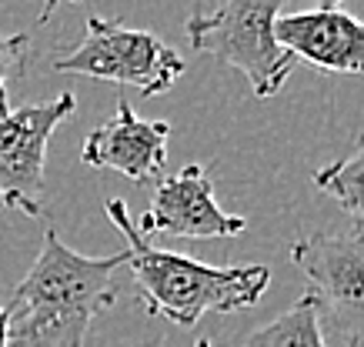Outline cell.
Masks as SVG:
<instances>
[{
    "label": "cell",
    "instance_id": "3957f363",
    "mask_svg": "<svg viewBox=\"0 0 364 347\" xmlns=\"http://www.w3.org/2000/svg\"><path fill=\"white\" fill-rule=\"evenodd\" d=\"M284 13L277 0H231L194 11L184 23L198 54H210L251 80L254 97H274L294 70V57L277 44L274 23Z\"/></svg>",
    "mask_w": 364,
    "mask_h": 347
},
{
    "label": "cell",
    "instance_id": "8992f818",
    "mask_svg": "<svg viewBox=\"0 0 364 347\" xmlns=\"http://www.w3.org/2000/svg\"><path fill=\"white\" fill-rule=\"evenodd\" d=\"M291 264L308 277L318 314H328L351 347L364 341V234H308L294 241Z\"/></svg>",
    "mask_w": 364,
    "mask_h": 347
},
{
    "label": "cell",
    "instance_id": "52a82bcc",
    "mask_svg": "<svg viewBox=\"0 0 364 347\" xmlns=\"http://www.w3.org/2000/svg\"><path fill=\"white\" fill-rule=\"evenodd\" d=\"M134 224L141 234L194 237V241L204 237L228 241L247 231L244 217L221 211V204L214 201V180L200 164H188L174 177L157 180L154 201Z\"/></svg>",
    "mask_w": 364,
    "mask_h": 347
},
{
    "label": "cell",
    "instance_id": "5bb4252c",
    "mask_svg": "<svg viewBox=\"0 0 364 347\" xmlns=\"http://www.w3.org/2000/svg\"><path fill=\"white\" fill-rule=\"evenodd\" d=\"M198 347H210V341H198Z\"/></svg>",
    "mask_w": 364,
    "mask_h": 347
},
{
    "label": "cell",
    "instance_id": "8fae6325",
    "mask_svg": "<svg viewBox=\"0 0 364 347\" xmlns=\"http://www.w3.org/2000/svg\"><path fill=\"white\" fill-rule=\"evenodd\" d=\"M314 187L328 194L344 214H351L364 234V134L354 141L348 157L314 170Z\"/></svg>",
    "mask_w": 364,
    "mask_h": 347
},
{
    "label": "cell",
    "instance_id": "7a4b0ae2",
    "mask_svg": "<svg viewBox=\"0 0 364 347\" xmlns=\"http://www.w3.org/2000/svg\"><path fill=\"white\" fill-rule=\"evenodd\" d=\"M104 211L127 241V268L137 284V301L147 314L167 317L177 327H194L204 314H237L261 301L271 284L264 264H231L214 268L188 254L161 250L147 244L121 197H107Z\"/></svg>",
    "mask_w": 364,
    "mask_h": 347
},
{
    "label": "cell",
    "instance_id": "ba28073f",
    "mask_svg": "<svg viewBox=\"0 0 364 347\" xmlns=\"http://www.w3.org/2000/svg\"><path fill=\"white\" fill-rule=\"evenodd\" d=\"M274 37L294 60L331 74L364 77V21L338 7L334 0H324L314 11L281 13Z\"/></svg>",
    "mask_w": 364,
    "mask_h": 347
},
{
    "label": "cell",
    "instance_id": "277c9868",
    "mask_svg": "<svg viewBox=\"0 0 364 347\" xmlns=\"http://www.w3.org/2000/svg\"><path fill=\"white\" fill-rule=\"evenodd\" d=\"M57 74H77L90 80H111L137 87L144 97H157L174 87L184 74V60L174 47L147 31H134L124 21L90 17L84 40L54 60Z\"/></svg>",
    "mask_w": 364,
    "mask_h": 347
},
{
    "label": "cell",
    "instance_id": "6da1fadb",
    "mask_svg": "<svg viewBox=\"0 0 364 347\" xmlns=\"http://www.w3.org/2000/svg\"><path fill=\"white\" fill-rule=\"evenodd\" d=\"M117 268H127V250L87 258L47 227L41 254L7 304V347H84L94 317L117 301Z\"/></svg>",
    "mask_w": 364,
    "mask_h": 347
},
{
    "label": "cell",
    "instance_id": "5b68a950",
    "mask_svg": "<svg viewBox=\"0 0 364 347\" xmlns=\"http://www.w3.org/2000/svg\"><path fill=\"white\" fill-rule=\"evenodd\" d=\"M74 111L77 97L57 94L54 101L27 104L0 117V207L41 217L47 144Z\"/></svg>",
    "mask_w": 364,
    "mask_h": 347
},
{
    "label": "cell",
    "instance_id": "4fadbf2b",
    "mask_svg": "<svg viewBox=\"0 0 364 347\" xmlns=\"http://www.w3.org/2000/svg\"><path fill=\"white\" fill-rule=\"evenodd\" d=\"M11 337V317H7V304H0V347H7Z\"/></svg>",
    "mask_w": 364,
    "mask_h": 347
},
{
    "label": "cell",
    "instance_id": "30bf717a",
    "mask_svg": "<svg viewBox=\"0 0 364 347\" xmlns=\"http://www.w3.org/2000/svg\"><path fill=\"white\" fill-rule=\"evenodd\" d=\"M244 347H328L321 334V314L311 294L281 311L271 324L257 327Z\"/></svg>",
    "mask_w": 364,
    "mask_h": 347
},
{
    "label": "cell",
    "instance_id": "7c38bea8",
    "mask_svg": "<svg viewBox=\"0 0 364 347\" xmlns=\"http://www.w3.org/2000/svg\"><path fill=\"white\" fill-rule=\"evenodd\" d=\"M27 57H31V37L0 34V117L11 114V84L23 77Z\"/></svg>",
    "mask_w": 364,
    "mask_h": 347
},
{
    "label": "cell",
    "instance_id": "9c48e42d",
    "mask_svg": "<svg viewBox=\"0 0 364 347\" xmlns=\"http://www.w3.org/2000/svg\"><path fill=\"white\" fill-rule=\"evenodd\" d=\"M167 121H141L124 97H117V111L111 121L94 127L80 147V160L97 170H117L127 180L147 184L157 180L167 164Z\"/></svg>",
    "mask_w": 364,
    "mask_h": 347
}]
</instances>
